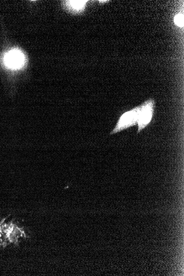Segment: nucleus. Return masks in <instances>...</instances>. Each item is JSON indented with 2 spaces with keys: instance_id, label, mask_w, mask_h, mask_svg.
Returning <instances> with one entry per match:
<instances>
[{
  "instance_id": "1",
  "label": "nucleus",
  "mask_w": 184,
  "mask_h": 276,
  "mask_svg": "<svg viewBox=\"0 0 184 276\" xmlns=\"http://www.w3.org/2000/svg\"><path fill=\"white\" fill-rule=\"evenodd\" d=\"M10 215L0 221V249L13 245L18 247L22 240L30 238L27 231Z\"/></svg>"
},
{
  "instance_id": "2",
  "label": "nucleus",
  "mask_w": 184,
  "mask_h": 276,
  "mask_svg": "<svg viewBox=\"0 0 184 276\" xmlns=\"http://www.w3.org/2000/svg\"><path fill=\"white\" fill-rule=\"evenodd\" d=\"M26 56L24 53L18 49H12L5 53L2 62L5 67L11 70H18L25 65Z\"/></svg>"
},
{
  "instance_id": "3",
  "label": "nucleus",
  "mask_w": 184,
  "mask_h": 276,
  "mask_svg": "<svg viewBox=\"0 0 184 276\" xmlns=\"http://www.w3.org/2000/svg\"><path fill=\"white\" fill-rule=\"evenodd\" d=\"M140 110V106H138V107H136L124 113L119 118L116 126L110 132V135L117 134L118 132L130 128V127L138 124Z\"/></svg>"
},
{
  "instance_id": "4",
  "label": "nucleus",
  "mask_w": 184,
  "mask_h": 276,
  "mask_svg": "<svg viewBox=\"0 0 184 276\" xmlns=\"http://www.w3.org/2000/svg\"><path fill=\"white\" fill-rule=\"evenodd\" d=\"M140 106L138 134L151 123L155 114L156 101L154 99H149Z\"/></svg>"
},
{
  "instance_id": "5",
  "label": "nucleus",
  "mask_w": 184,
  "mask_h": 276,
  "mask_svg": "<svg viewBox=\"0 0 184 276\" xmlns=\"http://www.w3.org/2000/svg\"><path fill=\"white\" fill-rule=\"evenodd\" d=\"M87 1H66L64 4L65 8L73 13H80L85 9Z\"/></svg>"
},
{
  "instance_id": "6",
  "label": "nucleus",
  "mask_w": 184,
  "mask_h": 276,
  "mask_svg": "<svg viewBox=\"0 0 184 276\" xmlns=\"http://www.w3.org/2000/svg\"><path fill=\"white\" fill-rule=\"evenodd\" d=\"M174 22L175 24L180 28H183L184 26V15L180 13L176 15Z\"/></svg>"
},
{
  "instance_id": "7",
  "label": "nucleus",
  "mask_w": 184,
  "mask_h": 276,
  "mask_svg": "<svg viewBox=\"0 0 184 276\" xmlns=\"http://www.w3.org/2000/svg\"><path fill=\"white\" fill-rule=\"evenodd\" d=\"M108 1H99V2L100 3H106Z\"/></svg>"
}]
</instances>
